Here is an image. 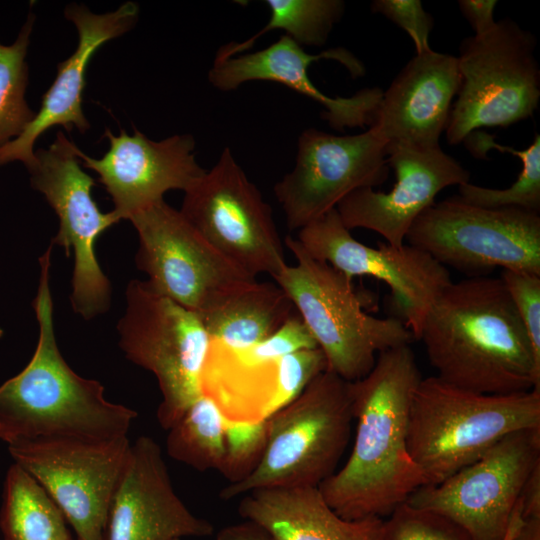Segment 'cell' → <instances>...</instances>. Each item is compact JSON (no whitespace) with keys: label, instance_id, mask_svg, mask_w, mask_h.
<instances>
[{"label":"cell","instance_id":"9a60e30c","mask_svg":"<svg viewBox=\"0 0 540 540\" xmlns=\"http://www.w3.org/2000/svg\"><path fill=\"white\" fill-rule=\"evenodd\" d=\"M386 145L372 127L342 136L304 130L293 169L274 186L289 230H299L336 208L358 188L383 184L389 175Z\"/></svg>","mask_w":540,"mask_h":540},{"label":"cell","instance_id":"b9f144b4","mask_svg":"<svg viewBox=\"0 0 540 540\" xmlns=\"http://www.w3.org/2000/svg\"><path fill=\"white\" fill-rule=\"evenodd\" d=\"M176 540H179V539H176Z\"/></svg>","mask_w":540,"mask_h":540},{"label":"cell","instance_id":"d4e9b609","mask_svg":"<svg viewBox=\"0 0 540 540\" xmlns=\"http://www.w3.org/2000/svg\"><path fill=\"white\" fill-rule=\"evenodd\" d=\"M295 312L291 299L276 282L256 280L199 317L210 340L244 349L269 338Z\"/></svg>","mask_w":540,"mask_h":540},{"label":"cell","instance_id":"f35d334b","mask_svg":"<svg viewBox=\"0 0 540 540\" xmlns=\"http://www.w3.org/2000/svg\"><path fill=\"white\" fill-rule=\"evenodd\" d=\"M511 540H540V518L523 520Z\"/></svg>","mask_w":540,"mask_h":540},{"label":"cell","instance_id":"cb8c5ba5","mask_svg":"<svg viewBox=\"0 0 540 540\" xmlns=\"http://www.w3.org/2000/svg\"><path fill=\"white\" fill-rule=\"evenodd\" d=\"M278 364L279 359H260L247 348L210 340L200 377L202 395L228 421H265L277 390Z\"/></svg>","mask_w":540,"mask_h":540},{"label":"cell","instance_id":"3957f363","mask_svg":"<svg viewBox=\"0 0 540 540\" xmlns=\"http://www.w3.org/2000/svg\"><path fill=\"white\" fill-rule=\"evenodd\" d=\"M52 245L39 258L33 307L39 325L34 354L25 368L0 385V440L127 436L137 412L108 401L96 380L74 372L60 353L49 286Z\"/></svg>","mask_w":540,"mask_h":540},{"label":"cell","instance_id":"60d3db41","mask_svg":"<svg viewBox=\"0 0 540 540\" xmlns=\"http://www.w3.org/2000/svg\"><path fill=\"white\" fill-rule=\"evenodd\" d=\"M3 336V330L0 328V338Z\"/></svg>","mask_w":540,"mask_h":540},{"label":"cell","instance_id":"7c38bea8","mask_svg":"<svg viewBox=\"0 0 540 540\" xmlns=\"http://www.w3.org/2000/svg\"><path fill=\"white\" fill-rule=\"evenodd\" d=\"M184 193L180 212L232 263L255 278L286 267L272 208L230 148Z\"/></svg>","mask_w":540,"mask_h":540},{"label":"cell","instance_id":"8992f818","mask_svg":"<svg viewBox=\"0 0 540 540\" xmlns=\"http://www.w3.org/2000/svg\"><path fill=\"white\" fill-rule=\"evenodd\" d=\"M285 245L296 259L273 278L323 352L327 370L353 382L367 375L377 355L410 344L412 332L401 318L367 314L352 279L310 257L296 238Z\"/></svg>","mask_w":540,"mask_h":540},{"label":"cell","instance_id":"8fae6325","mask_svg":"<svg viewBox=\"0 0 540 540\" xmlns=\"http://www.w3.org/2000/svg\"><path fill=\"white\" fill-rule=\"evenodd\" d=\"M539 463L540 428L519 430L444 481L420 487L406 503L446 517L471 540H505Z\"/></svg>","mask_w":540,"mask_h":540},{"label":"cell","instance_id":"44dd1931","mask_svg":"<svg viewBox=\"0 0 540 540\" xmlns=\"http://www.w3.org/2000/svg\"><path fill=\"white\" fill-rule=\"evenodd\" d=\"M138 15L139 8L133 2H126L117 10L104 14L92 13L81 5L67 6L65 16L78 31L77 48L58 64L56 78L43 95L33 120L18 137L0 147V166L21 161L29 171L36 162L34 144L51 127L63 126L68 132L76 127L80 133L89 129L82 110L88 63L104 43L129 31Z\"/></svg>","mask_w":540,"mask_h":540},{"label":"cell","instance_id":"52a82bcc","mask_svg":"<svg viewBox=\"0 0 540 540\" xmlns=\"http://www.w3.org/2000/svg\"><path fill=\"white\" fill-rule=\"evenodd\" d=\"M535 48V36L508 18L461 42V83L445 128L449 144L464 142L478 128L506 127L534 114L540 100Z\"/></svg>","mask_w":540,"mask_h":540},{"label":"cell","instance_id":"ffe728a7","mask_svg":"<svg viewBox=\"0 0 540 540\" xmlns=\"http://www.w3.org/2000/svg\"><path fill=\"white\" fill-rule=\"evenodd\" d=\"M110 147L100 159L78 149L83 166L95 171L114 203V212L129 220L134 214L163 200L169 190L187 191L205 173L194 155L189 134L153 141L135 130L118 136L106 129Z\"/></svg>","mask_w":540,"mask_h":540},{"label":"cell","instance_id":"4fadbf2b","mask_svg":"<svg viewBox=\"0 0 540 540\" xmlns=\"http://www.w3.org/2000/svg\"><path fill=\"white\" fill-rule=\"evenodd\" d=\"M77 152L59 132L48 149L35 152L29 173L32 187L44 195L59 219L51 245L63 247L67 256L74 253L73 310L91 319L106 312L111 300V285L96 258L95 243L120 218L113 210L104 213L98 208L91 195L94 179L81 169Z\"/></svg>","mask_w":540,"mask_h":540},{"label":"cell","instance_id":"f1b7e54d","mask_svg":"<svg viewBox=\"0 0 540 540\" xmlns=\"http://www.w3.org/2000/svg\"><path fill=\"white\" fill-rule=\"evenodd\" d=\"M470 137L468 149L474 155L481 150L497 149L517 156L522 162V170L516 181L506 189H492L472 184L459 185L458 197L466 203L485 207H516L540 213V135L535 134L533 142L524 150L495 143L489 135L477 133Z\"/></svg>","mask_w":540,"mask_h":540},{"label":"cell","instance_id":"30bf717a","mask_svg":"<svg viewBox=\"0 0 540 540\" xmlns=\"http://www.w3.org/2000/svg\"><path fill=\"white\" fill-rule=\"evenodd\" d=\"M138 233L136 264L148 285L199 316L257 279L214 248L164 199L129 219Z\"/></svg>","mask_w":540,"mask_h":540},{"label":"cell","instance_id":"4316f807","mask_svg":"<svg viewBox=\"0 0 540 540\" xmlns=\"http://www.w3.org/2000/svg\"><path fill=\"white\" fill-rule=\"evenodd\" d=\"M265 3L270 11L267 24L243 42L221 46L214 60L237 56L250 49L264 34L278 29L284 30L286 36L300 46H322L345 10L341 0H266Z\"/></svg>","mask_w":540,"mask_h":540},{"label":"cell","instance_id":"d6a6232c","mask_svg":"<svg viewBox=\"0 0 540 540\" xmlns=\"http://www.w3.org/2000/svg\"><path fill=\"white\" fill-rule=\"evenodd\" d=\"M325 370L326 358L318 347L301 349L280 358L277 390L268 410V418L294 401Z\"/></svg>","mask_w":540,"mask_h":540},{"label":"cell","instance_id":"1f68e13d","mask_svg":"<svg viewBox=\"0 0 540 540\" xmlns=\"http://www.w3.org/2000/svg\"><path fill=\"white\" fill-rule=\"evenodd\" d=\"M382 540H471L458 525L437 513L406 502L384 520Z\"/></svg>","mask_w":540,"mask_h":540},{"label":"cell","instance_id":"2e32d148","mask_svg":"<svg viewBox=\"0 0 540 540\" xmlns=\"http://www.w3.org/2000/svg\"><path fill=\"white\" fill-rule=\"evenodd\" d=\"M296 240L310 257L350 279L370 276L385 282L414 339L428 309L452 282L448 268L416 247L379 242L374 248L357 241L336 208L299 229Z\"/></svg>","mask_w":540,"mask_h":540},{"label":"cell","instance_id":"836d02e7","mask_svg":"<svg viewBox=\"0 0 540 540\" xmlns=\"http://www.w3.org/2000/svg\"><path fill=\"white\" fill-rule=\"evenodd\" d=\"M500 279L521 319L534 357L540 364V275L526 271L502 270Z\"/></svg>","mask_w":540,"mask_h":540},{"label":"cell","instance_id":"277c9868","mask_svg":"<svg viewBox=\"0 0 540 540\" xmlns=\"http://www.w3.org/2000/svg\"><path fill=\"white\" fill-rule=\"evenodd\" d=\"M540 428V390L484 394L422 378L408 417L410 456L428 484L473 463L507 435Z\"/></svg>","mask_w":540,"mask_h":540},{"label":"cell","instance_id":"603a6c76","mask_svg":"<svg viewBox=\"0 0 540 540\" xmlns=\"http://www.w3.org/2000/svg\"><path fill=\"white\" fill-rule=\"evenodd\" d=\"M239 515L273 540H382L384 520L339 516L318 487L272 488L243 495Z\"/></svg>","mask_w":540,"mask_h":540},{"label":"cell","instance_id":"83f0119b","mask_svg":"<svg viewBox=\"0 0 540 540\" xmlns=\"http://www.w3.org/2000/svg\"><path fill=\"white\" fill-rule=\"evenodd\" d=\"M224 425L215 403L201 395L167 430L168 455L198 471H219L225 455Z\"/></svg>","mask_w":540,"mask_h":540},{"label":"cell","instance_id":"5b68a950","mask_svg":"<svg viewBox=\"0 0 540 540\" xmlns=\"http://www.w3.org/2000/svg\"><path fill=\"white\" fill-rule=\"evenodd\" d=\"M266 421L267 442L259 463L221 489V499L260 489L319 487L328 479L351 435V382L325 370Z\"/></svg>","mask_w":540,"mask_h":540},{"label":"cell","instance_id":"d590c367","mask_svg":"<svg viewBox=\"0 0 540 540\" xmlns=\"http://www.w3.org/2000/svg\"><path fill=\"white\" fill-rule=\"evenodd\" d=\"M460 11L466 18L475 36H479L490 31L496 21L494 19V9L497 5L495 0H460L458 1Z\"/></svg>","mask_w":540,"mask_h":540},{"label":"cell","instance_id":"7a4b0ae2","mask_svg":"<svg viewBox=\"0 0 540 540\" xmlns=\"http://www.w3.org/2000/svg\"><path fill=\"white\" fill-rule=\"evenodd\" d=\"M416 340L446 383L484 394L540 390V364L500 277L452 281L428 309Z\"/></svg>","mask_w":540,"mask_h":540},{"label":"cell","instance_id":"ac0fdd59","mask_svg":"<svg viewBox=\"0 0 540 540\" xmlns=\"http://www.w3.org/2000/svg\"><path fill=\"white\" fill-rule=\"evenodd\" d=\"M320 59H332L342 64L353 78L365 74L363 63L350 51L337 47L319 54H308L302 46L283 35L263 50L213 61L208 73L216 89L228 92L249 81H272L311 98L323 107L321 113L329 126L337 131L372 125L383 97L378 88H364L350 97H330L310 80L308 67Z\"/></svg>","mask_w":540,"mask_h":540},{"label":"cell","instance_id":"9c48e42d","mask_svg":"<svg viewBox=\"0 0 540 540\" xmlns=\"http://www.w3.org/2000/svg\"><path fill=\"white\" fill-rule=\"evenodd\" d=\"M405 241L470 277L485 276L497 267L540 275L537 212L485 208L452 196L423 211Z\"/></svg>","mask_w":540,"mask_h":540},{"label":"cell","instance_id":"e575fe53","mask_svg":"<svg viewBox=\"0 0 540 540\" xmlns=\"http://www.w3.org/2000/svg\"><path fill=\"white\" fill-rule=\"evenodd\" d=\"M371 10L403 29L412 39L416 54L431 49L428 39L434 20L420 0H375L371 3Z\"/></svg>","mask_w":540,"mask_h":540},{"label":"cell","instance_id":"5bb4252c","mask_svg":"<svg viewBox=\"0 0 540 540\" xmlns=\"http://www.w3.org/2000/svg\"><path fill=\"white\" fill-rule=\"evenodd\" d=\"M131 442L53 438L8 445L14 463L47 491L76 534L75 540H105L108 510Z\"/></svg>","mask_w":540,"mask_h":540},{"label":"cell","instance_id":"e0dca14e","mask_svg":"<svg viewBox=\"0 0 540 540\" xmlns=\"http://www.w3.org/2000/svg\"><path fill=\"white\" fill-rule=\"evenodd\" d=\"M386 153L396 177L392 190L358 188L336 209L350 231L367 229L381 235L387 244L401 247L413 222L435 203L437 194L448 186L470 182V172L441 147L388 144Z\"/></svg>","mask_w":540,"mask_h":540},{"label":"cell","instance_id":"74e56055","mask_svg":"<svg viewBox=\"0 0 540 540\" xmlns=\"http://www.w3.org/2000/svg\"><path fill=\"white\" fill-rule=\"evenodd\" d=\"M216 540H273V538L259 525L245 520L220 529L216 534Z\"/></svg>","mask_w":540,"mask_h":540},{"label":"cell","instance_id":"6da1fadb","mask_svg":"<svg viewBox=\"0 0 540 540\" xmlns=\"http://www.w3.org/2000/svg\"><path fill=\"white\" fill-rule=\"evenodd\" d=\"M422 379L410 344L380 352L351 382L354 442L345 464L318 488L342 518L389 516L427 479L410 456L408 417Z\"/></svg>","mask_w":540,"mask_h":540},{"label":"cell","instance_id":"8d00e7d4","mask_svg":"<svg viewBox=\"0 0 540 540\" xmlns=\"http://www.w3.org/2000/svg\"><path fill=\"white\" fill-rule=\"evenodd\" d=\"M523 520L540 518V463L527 478L520 495Z\"/></svg>","mask_w":540,"mask_h":540},{"label":"cell","instance_id":"ba28073f","mask_svg":"<svg viewBox=\"0 0 540 540\" xmlns=\"http://www.w3.org/2000/svg\"><path fill=\"white\" fill-rule=\"evenodd\" d=\"M125 295L119 345L131 362L157 379L162 400L156 416L168 430L202 395L210 337L198 314L158 294L146 281H130Z\"/></svg>","mask_w":540,"mask_h":540},{"label":"cell","instance_id":"f546056e","mask_svg":"<svg viewBox=\"0 0 540 540\" xmlns=\"http://www.w3.org/2000/svg\"><path fill=\"white\" fill-rule=\"evenodd\" d=\"M35 16L29 13L16 40L0 43V147L18 137L35 113L26 98L28 66L26 55Z\"/></svg>","mask_w":540,"mask_h":540},{"label":"cell","instance_id":"7402d4cb","mask_svg":"<svg viewBox=\"0 0 540 540\" xmlns=\"http://www.w3.org/2000/svg\"><path fill=\"white\" fill-rule=\"evenodd\" d=\"M460 83L457 57L432 49L415 54L383 92L370 127L387 145L440 147Z\"/></svg>","mask_w":540,"mask_h":540},{"label":"cell","instance_id":"ab89813d","mask_svg":"<svg viewBox=\"0 0 540 540\" xmlns=\"http://www.w3.org/2000/svg\"><path fill=\"white\" fill-rule=\"evenodd\" d=\"M522 521L519 519V518H514L513 521H512V525L510 526V529L508 531V534H507V537L505 540H511L513 538V536L515 535V533L517 532V530L520 528L521 526V523Z\"/></svg>","mask_w":540,"mask_h":540},{"label":"cell","instance_id":"d6986e66","mask_svg":"<svg viewBox=\"0 0 540 540\" xmlns=\"http://www.w3.org/2000/svg\"><path fill=\"white\" fill-rule=\"evenodd\" d=\"M213 532V524L193 514L176 493L159 444L138 437L110 502L105 540H180Z\"/></svg>","mask_w":540,"mask_h":540},{"label":"cell","instance_id":"4dcf8cb0","mask_svg":"<svg viewBox=\"0 0 540 540\" xmlns=\"http://www.w3.org/2000/svg\"><path fill=\"white\" fill-rule=\"evenodd\" d=\"M267 442V421L232 422L225 419V455L219 472L232 482L247 476L259 463Z\"/></svg>","mask_w":540,"mask_h":540},{"label":"cell","instance_id":"484cf974","mask_svg":"<svg viewBox=\"0 0 540 540\" xmlns=\"http://www.w3.org/2000/svg\"><path fill=\"white\" fill-rule=\"evenodd\" d=\"M42 485L13 463L5 477L0 529L4 540H75Z\"/></svg>","mask_w":540,"mask_h":540}]
</instances>
